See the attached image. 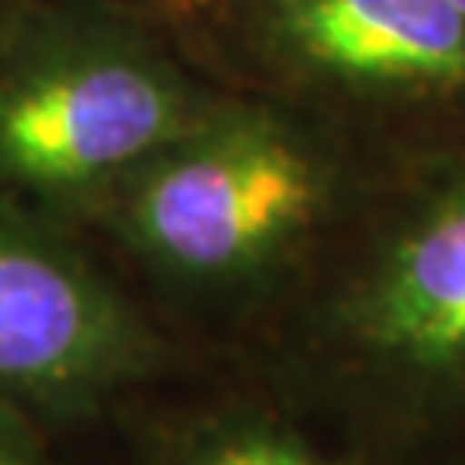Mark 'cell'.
<instances>
[{"label":"cell","instance_id":"6da1fadb","mask_svg":"<svg viewBox=\"0 0 465 465\" xmlns=\"http://www.w3.org/2000/svg\"><path fill=\"white\" fill-rule=\"evenodd\" d=\"M266 390L369 465L465 451V142L376 163L349 221L255 328Z\"/></svg>","mask_w":465,"mask_h":465},{"label":"cell","instance_id":"7a4b0ae2","mask_svg":"<svg viewBox=\"0 0 465 465\" xmlns=\"http://www.w3.org/2000/svg\"><path fill=\"white\" fill-rule=\"evenodd\" d=\"M376 159L300 107L221 86L86 232L169 311L255 331L293 293L366 190Z\"/></svg>","mask_w":465,"mask_h":465},{"label":"cell","instance_id":"3957f363","mask_svg":"<svg viewBox=\"0 0 465 465\" xmlns=\"http://www.w3.org/2000/svg\"><path fill=\"white\" fill-rule=\"evenodd\" d=\"M221 86L134 0H17L0 21V193L86 232Z\"/></svg>","mask_w":465,"mask_h":465},{"label":"cell","instance_id":"277c9868","mask_svg":"<svg viewBox=\"0 0 465 465\" xmlns=\"http://www.w3.org/2000/svg\"><path fill=\"white\" fill-rule=\"evenodd\" d=\"M217 86L266 94L369 159L465 142V17L451 0H163Z\"/></svg>","mask_w":465,"mask_h":465},{"label":"cell","instance_id":"5b68a950","mask_svg":"<svg viewBox=\"0 0 465 465\" xmlns=\"http://www.w3.org/2000/svg\"><path fill=\"white\" fill-rule=\"evenodd\" d=\"M80 234L0 193V400L42 428L97 424L183 366Z\"/></svg>","mask_w":465,"mask_h":465},{"label":"cell","instance_id":"8992f818","mask_svg":"<svg viewBox=\"0 0 465 465\" xmlns=\"http://www.w3.org/2000/svg\"><path fill=\"white\" fill-rule=\"evenodd\" d=\"M138 465H369L272 390L176 407L142 434Z\"/></svg>","mask_w":465,"mask_h":465},{"label":"cell","instance_id":"52a82bcc","mask_svg":"<svg viewBox=\"0 0 465 465\" xmlns=\"http://www.w3.org/2000/svg\"><path fill=\"white\" fill-rule=\"evenodd\" d=\"M0 465H55L45 428L7 400H0Z\"/></svg>","mask_w":465,"mask_h":465},{"label":"cell","instance_id":"ba28073f","mask_svg":"<svg viewBox=\"0 0 465 465\" xmlns=\"http://www.w3.org/2000/svg\"><path fill=\"white\" fill-rule=\"evenodd\" d=\"M15 7H17V0H0V21H4V17L11 15Z\"/></svg>","mask_w":465,"mask_h":465},{"label":"cell","instance_id":"9c48e42d","mask_svg":"<svg viewBox=\"0 0 465 465\" xmlns=\"http://www.w3.org/2000/svg\"><path fill=\"white\" fill-rule=\"evenodd\" d=\"M451 4H455V11H459V15L465 17V0H451Z\"/></svg>","mask_w":465,"mask_h":465},{"label":"cell","instance_id":"30bf717a","mask_svg":"<svg viewBox=\"0 0 465 465\" xmlns=\"http://www.w3.org/2000/svg\"><path fill=\"white\" fill-rule=\"evenodd\" d=\"M134 4H145V7H155V4H163V0H134Z\"/></svg>","mask_w":465,"mask_h":465},{"label":"cell","instance_id":"8fae6325","mask_svg":"<svg viewBox=\"0 0 465 465\" xmlns=\"http://www.w3.org/2000/svg\"><path fill=\"white\" fill-rule=\"evenodd\" d=\"M455 465H465V451H462V459H459V462H455Z\"/></svg>","mask_w":465,"mask_h":465}]
</instances>
